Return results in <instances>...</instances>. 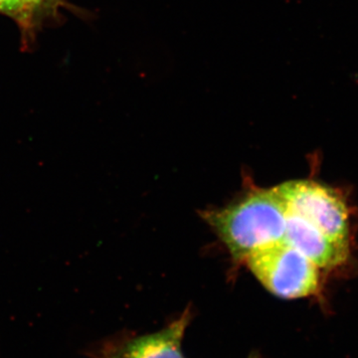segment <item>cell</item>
<instances>
[{
    "instance_id": "cell-1",
    "label": "cell",
    "mask_w": 358,
    "mask_h": 358,
    "mask_svg": "<svg viewBox=\"0 0 358 358\" xmlns=\"http://www.w3.org/2000/svg\"><path fill=\"white\" fill-rule=\"evenodd\" d=\"M203 217L235 260L284 239L288 209L275 188H253L223 208L204 212Z\"/></svg>"
},
{
    "instance_id": "cell-2",
    "label": "cell",
    "mask_w": 358,
    "mask_h": 358,
    "mask_svg": "<svg viewBox=\"0 0 358 358\" xmlns=\"http://www.w3.org/2000/svg\"><path fill=\"white\" fill-rule=\"evenodd\" d=\"M244 262L264 288L278 298L320 296V268L286 240L257 249Z\"/></svg>"
},
{
    "instance_id": "cell-3",
    "label": "cell",
    "mask_w": 358,
    "mask_h": 358,
    "mask_svg": "<svg viewBox=\"0 0 358 358\" xmlns=\"http://www.w3.org/2000/svg\"><path fill=\"white\" fill-rule=\"evenodd\" d=\"M287 209L331 237L350 245V213L343 197L329 186L307 179L275 186Z\"/></svg>"
},
{
    "instance_id": "cell-4",
    "label": "cell",
    "mask_w": 358,
    "mask_h": 358,
    "mask_svg": "<svg viewBox=\"0 0 358 358\" xmlns=\"http://www.w3.org/2000/svg\"><path fill=\"white\" fill-rule=\"evenodd\" d=\"M192 320L189 308L155 333L124 331L92 343L85 350L89 358H185L183 339Z\"/></svg>"
},
{
    "instance_id": "cell-5",
    "label": "cell",
    "mask_w": 358,
    "mask_h": 358,
    "mask_svg": "<svg viewBox=\"0 0 358 358\" xmlns=\"http://www.w3.org/2000/svg\"><path fill=\"white\" fill-rule=\"evenodd\" d=\"M284 240L320 268L338 267L350 255V245L334 241L312 223L289 211Z\"/></svg>"
},
{
    "instance_id": "cell-6",
    "label": "cell",
    "mask_w": 358,
    "mask_h": 358,
    "mask_svg": "<svg viewBox=\"0 0 358 358\" xmlns=\"http://www.w3.org/2000/svg\"><path fill=\"white\" fill-rule=\"evenodd\" d=\"M25 15V29L23 41L27 45L31 41L35 27L44 18L55 16L60 7L65 6L64 0H20Z\"/></svg>"
},
{
    "instance_id": "cell-7",
    "label": "cell",
    "mask_w": 358,
    "mask_h": 358,
    "mask_svg": "<svg viewBox=\"0 0 358 358\" xmlns=\"http://www.w3.org/2000/svg\"><path fill=\"white\" fill-rule=\"evenodd\" d=\"M0 13L13 18L20 26L21 32L24 31L25 15L20 0H0Z\"/></svg>"
},
{
    "instance_id": "cell-8",
    "label": "cell",
    "mask_w": 358,
    "mask_h": 358,
    "mask_svg": "<svg viewBox=\"0 0 358 358\" xmlns=\"http://www.w3.org/2000/svg\"><path fill=\"white\" fill-rule=\"evenodd\" d=\"M247 358H263L262 355L260 352H257V350H254L248 355Z\"/></svg>"
}]
</instances>
